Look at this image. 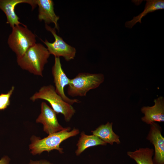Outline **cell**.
I'll return each mask as SVG.
<instances>
[{
  "instance_id": "cell-1",
  "label": "cell",
  "mask_w": 164,
  "mask_h": 164,
  "mask_svg": "<svg viewBox=\"0 0 164 164\" xmlns=\"http://www.w3.org/2000/svg\"><path fill=\"white\" fill-rule=\"evenodd\" d=\"M70 127L49 135L46 137L41 139L33 136L31 138V144L29 146L31 153L33 155L40 154L44 151L49 152L56 150L60 153H63V149L60 147L61 143L71 137L76 136L79 133L78 129L74 128L70 131Z\"/></svg>"
},
{
  "instance_id": "cell-2",
  "label": "cell",
  "mask_w": 164,
  "mask_h": 164,
  "mask_svg": "<svg viewBox=\"0 0 164 164\" xmlns=\"http://www.w3.org/2000/svg\"><path fill=\"white\" fill-rule=\"evenodd\" d=\"M50 54L47 48L40 43H36L21 57L17 58L18 65L23 70L35 75L43 77L45 65Z\"/></svg>"
},
{
  "instance_id": "cell-3",
  "label": "cell",
  "mask_w": 164,
  "mask_h": 164,
  "mask_svg": "<svg viewBox=\"0 0 164 164\" xmlns=\"http://www.w3.org/2000/svg\"><path fill=\"white\" fill-rule=\"evenodd\" d=\"M41 99L47 101L57 114L63 115L65 121H69L76 111L72 105L65 101L56 92L55 87L52 85L41 87L38 92L30 97L33 101Z\"/></svg>"
},
{
  "instance_id": "cell-4",
  "label": "cell",
  "mask_w": 164,
  "mask_h": 164,
  "mask_svg": "<svg viewBox=\"0 0 164 164\" xmlns=\"http://www.w3.org/2000/svg\"><path fill=\"white\" fill-rule=\"evenodd\" d=\"M104 80V75L102 73H79L70 79L67 94L72 97L85 96L89 91L98 87Z\"/></svg>"
},
{
  "instance_id": "cell-5",
  "label": "cell",
  "mask_w": 164,
  "mask_h": 164,
  "mask_svg": "<svg viewBox=\"0 0 164 164\" xmlns=\"http://www.w3.org/2000/svg\"><path fill=\"white\" fill-rule=\"evenodd\" d=\"M36 38L35 35L27 28L26 26H16L12 28L8 43L18 58L22 56L36 43Z\"/></svg>"
},
{
  "instance_id": "cell-6",
  "label": "cell",
  "mask_w": 164,
  "mask_h": 164,
  "mask_svg": "<svg viewBox=\"0 0 164 164\" xmlns=\"http://www.w3.org/2000/svg\"><path fill=\"white\" fill-rule=\"evenodd\" d=\"M45 28L50 32L53 36L55 41L53 43L49 42L46 39L42 41L46 45L50 54L55 57H63L67 61L73 59L76 56L75 48L67 44L63 39L56 33L55 28H53L48 25H45Z\"/></svg>"
},
{
  "instance_id": "cell-7",
  "label": "cell",
  "mask_w": 164,
  "mask_h": 164,
  "mask_svg": "<svg viewBox=\"0 0 164 164\" xmlns=\"http://www.w3.org/2000/svg\"><path fill=\"white\" fill-rule=\"evenodd\" d=\"M52 73L55 91L63 100L71 105L75 103L80 102L78 100L70 99L65 94L64 87L69 85L70 79L68 77L63 70L60 57H55L54 63L52 67Z\"/></svg>"
},
{
  "instance_id": "cell-8",
  "label": "cell",
  "mask_w": 164,
  "mask_h": 164,
  "mask_svg": "<svg viewBox=\"0 0 164 164\" xmlns=\"http://www.w3.org/2000/svg\"><path fill=\"white\" fill-rule=\"evenodd\" d=\"M56 113L46 103L43 102L41 104V113L36 119L37 123L43 125V131L49 135L64 130L59 123Z\"/></svg>"
},
{
  "instance_id": "cell-9",
  "label": "cell",
  "mask_w": 164,
  "mask_h": 164,
  "mask_svg": "<svg viewBox=\"0 0 164 164\" xmlns=\"http://www.w3.org/2000/svg\"><path fill=\"white\" fill-rule=\"evenodd\" d=\"M147 139L154 147L155 164H164V138L162 135L161 128L156 123L150 124L149 131Z\"/></svg>"
},
{
  "instance_id": "cell-10",
  "label": "cell",
  "mask_w": 164,
  "mask_h": 164,
  "mask_svg": "<svg viewBox=\"0 0 164 164\" xmlns=\"http://www.w3.org/2000/svg\"><path fill=\"white\" fill-rule=\"evenodd\" d=\"M21 3L29 4L32 9L37 5L36 0H0V9L6 15V23L9 24L12 28L21 24L24 26H26L19 21V18L15 12L16 6Z\"/></svg>"
},
{
  "instance_id": "cell-11",
  "label": "cell",
  "mask_w": 164,
  "mask_h": 164,
  "mask_svg": "<svg viewBox=\"0 0 164 164\" xmlns=\"http://www.w3.org/2000/svg\"><path fill=\"white\" fill-rule=\"evenodd\" d=\"M155 104L152 106H143L141 111L144 116L142 120L147 124L150 125L155 122L164 121V99L160 96L154 100Z\"/></svg>"
},
{
  "instance_id": "cell-12",
  "label": "cell",
  "mask_w": 164,
  "mask_h": 164,
  "mask_svg": "<svg viewBox=\"0 0 164 164\" xmlns=\"http://www.w3.org/2000/svg\"><path fill=\"white\" fill-rule=\"evenodd\" d=\"M36 3L39 6V20L44 21L47 25L53 23L54 28L59 30L57 22L59 17L55 13L53 2L52 0H36Z\"/></svg>"
},
{
  "instance_id": "cell-13",
  "label": "cell",
  "mask_w": 164,
  "mask_h": 164,
  "mask_svg": "<svg viewBox=\"0 0 164 164\" xmlns=\"http://www.w3.org/2000/svg\"><path fill=\"white\" fill-rule=\"evenodd\" d=\"M112 125V123L108 122L105 125H100L94 130L91 131V132L106 143L112 145L115 142L119 144L120 143L119 136L113 131Z\"/></svg>"
},
{
  "instance_id": "cell-14",
  "label": "cell",
  "mask_w": 164,
  "mask_h": 164,
  "mask_svg": "<svg viewBox=\"0 0 164 164\" xmlns=\"http://www.w3.org/2000/svg\"><path fill=\"white\" fill-rule=\"evenodd\" d=\"M146 1L144 11L138 16L134 17L131 20L126 22L125 24L126 27L131 29L137 22L141 23L142 19L148 13L164 9L163 0H147Z\"/></svg>"
},
{
  "instance_id": "cell-15",
  "label": "cell",
  "mask_w": 164,
  "mask_h": 164,
  "mask_svg": "<svg viewBox=\"0 0 164 164\" xmlns=\"http://www.w3.org/2000/svg\"><path fill=\"white\" fill-rule=\"evenodd\" d=\"M105 143L98 137L94 135H86L84 132H81L80 137L77 144V149L75 153L79 155L86 149L91 147L99 145H106Z\"/></svg>"
},
{
  "instance_id": "cell-16",
  "label": "cell",
  "mask_w": 164,
  "mask_h": 164,
  "mask_svg": "<svg viewBox=\"0 0 164 164\" xmlns=\"http://www.w3.org/2000/svg\"><path fill=\"white\" fill-rule=\"evenodd\" d=\"M154 152L152 149L140 148L133 152L128 151L127 154L137 164H155L152 159Z\"/></svg>"
},
{
  "instance_id": "cell-17",
  "label": "cell",
  "mask_w": 164,
  "mask_h": 164,
  "mask_svg": "<svg viewBox=\"0 0 164 164\" xmlns=\"http://www.w3.org/2000/svg\"><path fill=\"white\" fill-rule=\"evenodd\" d=\"M15 87L13 86L6 94H0V110L5 109L10 104V98L14 92Z\"/></svg>"
},
{
  "instance_id": "cell-18",
  "label": "cell",
  "mask_w": 164,
  "mask_h": 164,
  "mask_svg": "<svg viewBox=\"0 0 164 164\" xmlns=\"http://www.w3.org/2000/svg\"><path fill=\"white\" fill-rule=\"evenodd\" d=\"M28 164H53L46 160H30Z\"/></svg>"
},
{
  "instance_id": "cell-19",
  "label": "cell",
  "mask_w": 164,
  "mask_h": 164,
  "mask_svg": "<svg viewBox=\"0 0 164 164\" xmlns=\"http://www.w3.org/2000/svg\"><path fill=\"white\" fill-rule=\"evenodd\" d=\"M10 158L7 156H4L0 159V164H9Z\"/></svg>"
}]
</instances>
